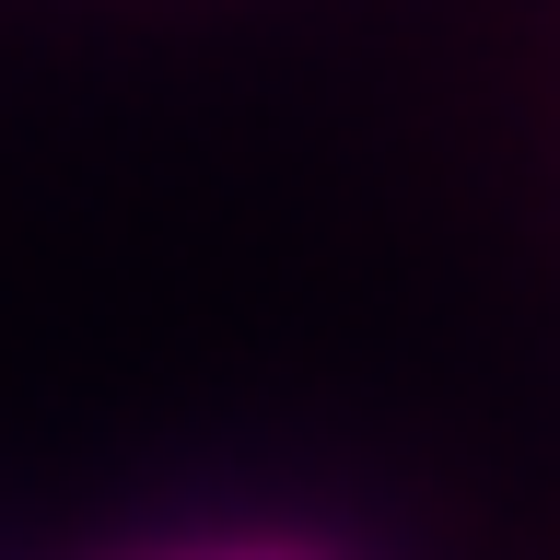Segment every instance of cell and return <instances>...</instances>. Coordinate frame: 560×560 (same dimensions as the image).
<instances>
[{
    "mask_svg": "<svg viewBox=\"0 0 560 560\" xmlns=\"http://www.w3.org/2000/svg\"><path fill=\"white\" fill-rule=\"evenodd\" d=\"M152 560H350L339 537H210V549H152Z\"/></svg>",
    "mask_w": 560,
    "mask_h": 560,
    "instance_id": "1",
    "label": "cell"
}]
</instances>
